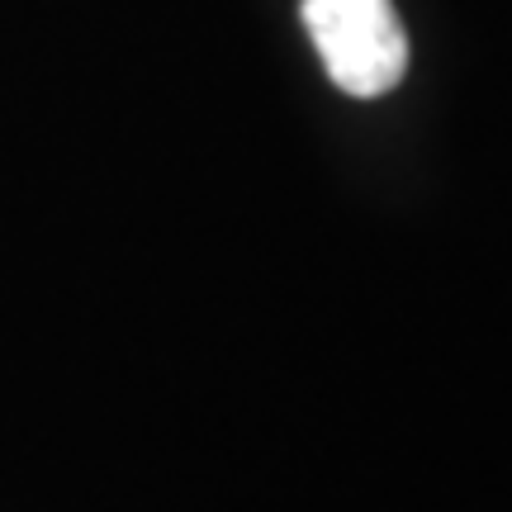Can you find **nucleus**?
I'll return each instance as SVG.
<instances>
[{"instance_id":"obj_1","label":"nucleus","mask_w":512,"mask_h":512,"mask_svg":"<svg viewBox=\"0 0 512 512\" xmlns=\"http://www.w3.org/2000/svg\"><path fill=\"white\" fill-rule=\"evenodd\" d=\"M304 29L337 91L389 95L408 72V34L394 0H304Z\"/></svg>"}]
</instances>
